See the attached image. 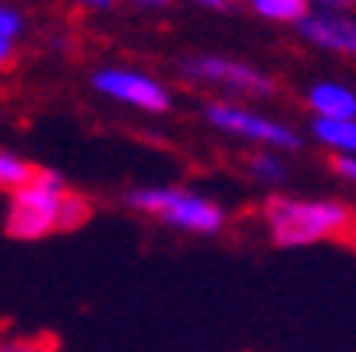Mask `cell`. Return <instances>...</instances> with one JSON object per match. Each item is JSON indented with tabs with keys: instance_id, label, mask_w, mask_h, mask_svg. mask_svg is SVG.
Here are the masks:
<instances>
[{
	"instance_id": "1",
	"label": "cell",
	"mask_w": 356,
	"mask_h": 352,
	"mask_svg": "<svg viewBox=\"0 0 356 352\" xmlns=\"http://www.w3.org/2000/svg\"><path fill=\"white\" fill-rule=\"evenodd\" d=\"M92 197L74 190L57 169H39L8 194L4 233L18 243H35L54 233L81 229L92 219Z\"/></svg>"
},
{
	"instance_id": "2",
	"label": "cell",
	"mask_w": 356,
	"mask_h": 352,
	"mask_svg": "<svg viewBox=\"0 0 356 352\" xmlns=\"http://www.w3.org/2000/svg\"><path fill=\"white\" fill-rule=\"evenodd\" d=\"M261 229L282 250H303L318 243H346L356 236V212L339 197L272 194L261 205Z\"/></svg>"
},
{
	"instance_id": "3",
	"label": "cell",
	"mask_w": 356,
	"mask_h": 352,
	"mask_svg": "<svg viewBox=\"0 0 356 352\" xmlns=\"http://www.w3.org/2000/svg\"><path fill=\"white\" fill-rule=\"evenodd\" d=\"M124 205L166 229L187 236H219L229 226V212L216 197L197 194L184 183H138L127 190Z\"/></svg>"
},
{
	"instance_id": "4",
	"label": "cell",
	"mask_w": 356,
	"mask_h": 352,
	"mask_svg": "<svg viewBox=\"0 0 356 352\" xmlns=\"http://www.w3.org/2000/svg\"><path fill=\"white\" fill-rule=\"evenodd\" d=\"M201 120H205L216 134H226V137H236V141H247L250 148H268V152H296L303 144V137L286 124V120H275L261 110H250L243 103H229V99H212V103L201 110Z\"/></svg>"
},
{
	"instance_id": "5",
	"label": "cell",
	"mask_w": 356,
	"mask_h": 352,
	"mask_svg": "<svg viewBox=\"0 0 356 352\" xmlns=\"http://www.w3.org/2000/svg\"><path fill=\"white\" fill-rule=\"evenodd\" d=\"M180 74L194 85H205L222 92V99L236 103V99H272L279 92L275 78L261 67H254L247 60H233V57H216V53H201V57H187L180 64Z\"/></svg>"
},
{
	"instance_id": "6",
	"label": "cell",
	"mask_w": 356,
	"mask_h": 352,
	"mask_svg": "<svg viewBox=\"0 0 356 352\" xmlns=\"http://www.w3.org/2000/svg\"><path fill=\"white\" fill-rule=\"evenodd\" d=\"M92 88L110 99L117 106H127V110H138V113H170L173 110V92L145 71H134V67H99L92 74Z\"/></svg>"
},
{
	"instance_id": "7",
	"label": "cell",
	"mask_w": 356,
	"mask_h": 352,
	"mask_svg": "<svg viewBox=\"0 0 356 352\" xmlns=\"http://www.w3.org/2000/svg\"><path fill=\"white\" fill-rule=\"evenodd\" d=\"M300 35L311 46L339 57H356V15L342 11H307L296 22Z\"/></svg>"
},
{
	"instance_id": "8",
	"label": "cell",
	"mask_w": 356,
	"mask_h": 352,
	"mask_svg": "<svg viewBox=\"0 0 356 352\" xmlns=\"http://www.w3.org/2000/svg\"><path fill=\"white\" fill-rule=\"evenodd\" d=\"M314 120H349L356 117V92L342 81H314L303 95Z\"/></svg>"
},
{
	"instance_id": "9",
	"label": "cell",
	"mask_w": 356,
	"mask_h": 352,
	"mask_svg": "<svg viewBox=\"0 0 356 352\" xmlns=\"http://www.w3.org/2000/svg\"><path fill=\"white\" fill-rule=\"evenodd\" d=\"M311 137L332 159H356V117H349V120H311Z\"/></svg>"
},
{
	"instance_id": "10",
	"label": "cell",
	"mask_w": 356,
	"mask_h": 352,
	"mask_svg": "<svg viewBox=\"0 0 356 352\" xmlns=\"http://www.w3.org/2000/svg\"><path fill=\"white\" fill-rule=\"evenodd\" d=\"M243 173L258 187H286V180H289V159L282 152L254 148V152L243 159Z\"/></svg>"
},
{
	"instance_id": "11",
	"label": "cell",
	"mask_w": 356,
	"mask_h": 352,
	"mask_svg": "<svg viewBox=\"0 0 356 352\" xmlns=\"http://www.w3.org/2000/svg\"><path fill=\"white\" fill-rule=\"evenodd\" d=\"M32 173H35V166H32L25 156L11 152V148H0V194L18 190Z\"/></svg>"
},
{
	"instance_id": "12",
	"label": "cell",
	"mask_w": 356,
	"mask_h": 352,
	"mask_svg": "<svg viewBox=\"0 0 356 352\" xmlns=\"http://www.w3.org/2000/svg\"><path fill=\"white\" fill-rule=\"evenodd\" d=\"M250 8L258 11L261 18L268 22H286V25H296L303 15H307V0H250Z\"/></svg>"
},
{
	"instance_id": "13",
	"label": "cell",
	"mask_w": 356,
	"mask_h": 352,
	"mask_svg": "<svg viewBox=\"0 0 356 352\" xmlns=\"http://www.w3.org/2000/svg\"><path fill=\"white\" fill-rule=\"evenodd\" d=\"M0 352H57L49 335H0Z\"/></svg>"
},
{
	"instance_id": "14",
	"label": "cell",
	"mask_w": 356,
	"mask_h": 352,
	"mask_svg": "<svg viewBox=\"0 0 356 352\" xmlns=\"http://www.w3.org/2000/svg\"><path fill=\"white\" fill-rule=\"evenodd\" d=\"M22 28H25V18H22V11H15V8H4L0 4V39H18L22 35Z\"/></svg>"
},
{
	"instance_id": "15",
	"label": "cell",
	"mask_w": 356,
	"mask_h": 352,
	"mask_svg": "<svg viewBox=\"0 0 356 352\" xmlns=\"http://www.w3.org/2000/svg\"><path fill=\"white\" fill-rule=\"evenodd\" d=\"M332 173L346 187H356V159H332Z\"/></svg>"
},
{
	"instance_id": "16",
	"label": "cell",
	"mask_w": 356,
	"mask_h": 352,
	"mask_svg": "<svg viewBox=\"0 0 356 352\" xmlns=\"http://www.w3.org/2000/svg\"><path fill=\"white\" fill-rule=\"evenodd\" d=\"M311 11H342V15H353L356 0H307Z\"/></svg>"
},
{
	"instance_id": "17",
	"label": "cell",
	"mask_w": 356,
	"mask_h": 352,
	"mask_svg": "<svg viewBox=\"0 0 356 352\" xmlns=\"http://www.w3.org/2000/svg\"><path fill=\"white\" fill-rule=\"evenodd\" d=\"M15 64V42L11 39H0V71Z\"/></svg>"
},
{
	"instance_id": "18",
	"label": "cell",
	"mask_w": 356,
	"mask_h": 352,
	"mask_svg": "<svg viewBox=\"0 0 356 352\" xmlns=\"http://www.w3.org/2000/svg\"><path fill=\"white\" fill-rule=\"evenodd\" d=\"M78 4H81V8H88V11H95V8H110L113 0H78Z\"/></svg>"
},
{
	"instance_id": "19",
	"label": "cell",
	"mask_w": 356,
	"mask_h": 352,
	"mask_svg": "<svg viewBox=\"0 0 356 352\" xmlns=\"http://www.w3.org/2000/svg\"><path fill=\"white\" fill-rule=\"evenodd\" d=\"M191 4H201V8H226L229 0H191Z\"/></svg>"
},
{
	"instance_id": "20",
	"label": "cell",
	"mask_w": 356,
	"mask_h": 352,
	"mask_svg": "<svg viewBox=\"0 0 356 352\" xmlns=\"http://www.w3.org/2000/svg\"><path fill=\"white\" fill-rule=\"evenodd\" d=\"M134 4H166V0H134Z\"/></svg>"
}]
</instances>
